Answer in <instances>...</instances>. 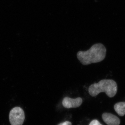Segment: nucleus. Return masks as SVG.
Segmentation results:
<instances>
[{
    "mask_svg": "<svg viewBox=\"0 0 125 125\" xmlns=\"http://www.w3.org/2000/svg\"><path fill=\"white\" fill-rule=\"evenodd\" d=\"M89 125H103L98 121L94 120L92 121Z\"/></svg>",
    "mask_w": 125,
    "mask_h": 125,
    "instance_id": "7",
    "label": "nucleus"
},
{
    "mask_svg": "<svg viewBox=\"0 0 125 125\" xmlns=\"http://www.w3.org/2000/svg\"><path fill=\"white\" fill-rule=\"evenodd\" d=\"M58 125H72V123L69 121H66L58 124Z\"/></svg>",
    "mask_w": 125,
    "mask_h": 125,
    "instance_id": "8",
    "label": "nucleus"
},
{
    "mask_svg": "<svg viewBox=\"0 0 125 125\" xmlns=\"http://www.w3.org/2000/svg\"><path fill=\"white\" fill-rule=\"evenodd\" d=\"M117 90L116 83L111 79H103L97 83L93 84L89 86L88 93L92 97H96L101 93H105L109 97H114Z\"/></svg>",
    "mask_w": 125,
    "mask_h": 125,
    "instance_id": "2",
    "label": "nucleus"
},
{
    "mask_svg": "<svg viewBox=\"0 0 125 125\" xmlns=\"http://www.w3.org/2000/svg\"><path fill=\"white\" fill-rule=\"evenodd\" d=\"M83 102V99L81 97L73 99L65 97L62 100V105L64 107L68 109L75 108L80 106Z\"/></svg>",
    "mask_w": 125,
    "mask_h": 125,
    "instance_id": "4",
    "label": "nucleus"
},
{
    "mask_svg": "<svg viewBox=\"0 0 125 125\" xmlns=\"http://www.w3.org/2000/svg\"><path fill=\"white\" fill-rule=\"evenodd\" d=\"M114 108L119 115L123 116L125 114V102L117 103L114 105Z\"/></svg>",
    "mask_w": 125,
    "mask_h": 125,
    "instance_id": "6",
    "label": "nucleus"
},
{
    "mask_svg": "<svg viewBox=\"0 0 125 125\" xmlns=\"http://www.w3.org/2000/svg\"><path fill=\"white\" fill-rule=\"evenodd\" d=\"M25 116L24 111L19 107L11 109L9 114V120L11 125H22Z\"/></svg>",
    "mask_w": 125,
    "mask_h": 125,
    "instance_id": "3",
    "label": "nucleus"
},
{
    "mask_svg": "<svg viewBox=\"0 0 125 125\" xmlns=\"http://www.w3.org/2000/svg\"><path fill=\"white\" fill-rule=\"evenodd\" d=\"M102 117L103 120L108 125H119L120 123L119 118L111 113H105Z\"/></svg>",
    "mask_w": 125,
    "mask_h": 125,
    "instance_id": "5",
    "label": "nucleus"
},
{
    "mask_svg": "<svg viewBox=\"0 0 125 125\" xmlns=\"http://www.w3.org/2000/svg\"><path fill=\"white\" fill-rule=\"evenodd\" d=\"M106 49L103 45L98 43L94 44L85 51H79L76 54L77 58L84 65L100 62L106 57Z\"/></svg>",
    "mask_w": 125,
    "mask_h": 125,
    "instance_id": "1",
    "label": "nucleus"
}]
</instances>
